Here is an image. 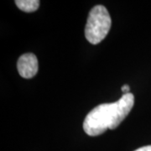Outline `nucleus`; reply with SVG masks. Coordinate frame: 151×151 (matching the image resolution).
<instances>
[{"label": "nucleus", "instance_id": "f257e3e1", "mask_svg": "<svg viewBox=\"0 0 151 151\" xmlns=\"http://www.w3.org/2000/svg\"><path fill=\"white\" fill-rule=\"evenodd\" d=\"M134 104V97L129 92L115 103L98 105L86 115L83 129L89 136H97L107 129H115L129 115Z\"/></svg>", "mask_w": 151, "mask_h": 151}, {"label": "nucleus", "instance_id": "f03ea898", "mask_svg": "<svg viewBox=\"0 0 151 151\" xmlns=\"http://www.w3.org/2000/svg\"><path fill=\"white\" fill-rule=\"evenodd\" d=\"M112 19L107 9L103 5L93 7L87 18L85 36L92 45L102 42L110 30Z\"/></svg>", "mask_w": 151, "mask_h": 151}, {"label": "nucleus", "instance_id": "7ed1b4c3", "mask_svg": "<svg viewBox=\"0 0 151 151\" xmlns=\"http://www.w3.org/2000/svg\"><path fill=\"white\" fill-rule=\"evenodd\" d=\"M17 68L19 75L22 77L30 79L37 74L38 60L35 55L33 53H26L22 55L18 60Z\"/></svg>", "mask_w": 151, "mask_h": 151}, {"label": "nucleus", "instance_id": "20e7f679", "mask_svg": "<svg viewBox=\"0 0 151 151\" xmlns=\"http://www.w3.org/2000/svg\"><path fill=\"white\" fill-rule=\"evenodd\" d=\"M15 4L20 10L26 13H31L37 10L40 6V1L39 0H17L15 1Z\"/></svg>", "mask_w": 151, "mask_h": 151}, {"label": "nucleus", "instance_id": "39448f33", "mask_svg": "<svg viewBox=\"0 0 151 151\" xmlns=\"http://www.w3.org/2000/svg\"><path fill=\"white\" fill-rule=\"evenodd\" d=\"M121 90H122V92H124V94H128V93H129L130 87L129 85L125 84V85H124V86H122Z\"/></svg>", "mask_w": 151, "mask_h": 151}, {"label": "nucleus", "instance_id": "423d86ee", "mask_svg": "<svg viewBox=\"0 0 151 151\" xmlns=\"http://www.w3.org/2000/svg\"><path fill=\"white\" fill-rule=\"evenodd\" d=\"M134 151H151V145H147L144 146V147H141L139 149L136 150Z\"/></svg>", "mask_w": 151, "mask_h": 151}]
</instances>
